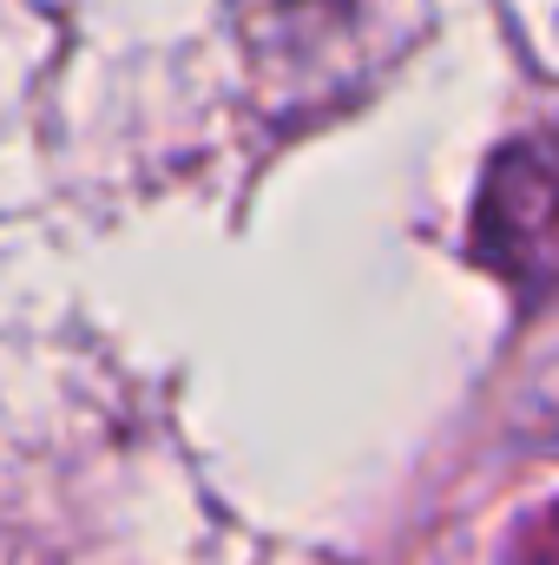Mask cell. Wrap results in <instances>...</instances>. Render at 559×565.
I'll return each instance as SVG.
<instances>
[{
    "instance_id": "6da1fadb",
    "label": "cell",
    "mask_w": 559,
    "mask_h": 565,
    "mask_svg": "<svg viewBox=\"0 0 559 565\" xmlns=\"http://www.w3.org/2000/svg\"><path fill=\"white\" fill-rule=\"evenodd\" d=\"M474 244L514 282L559 277V132L514 145L487 171V198L474 217Z\"/></svg>"
}]
</instances>
